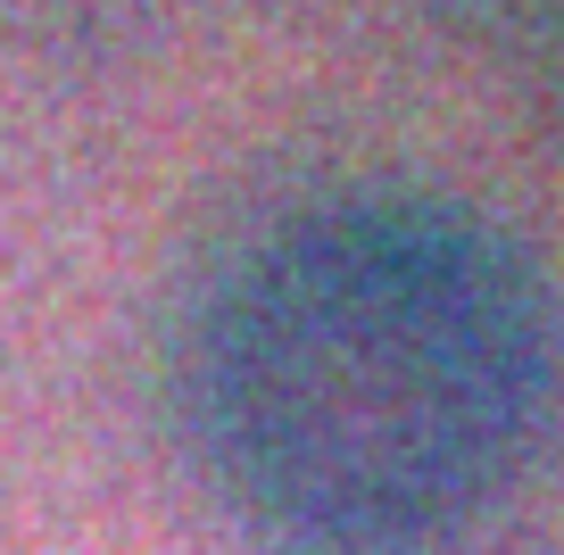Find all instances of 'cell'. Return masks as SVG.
Returning <instances> with one entry per match:
<instances>
[{"instance_id":"6da1fadb","label":"cell","mask_w":564,"mask_h":555,"mask_svg":"<svg viewBox=\"0 0 564 555\" xmlns=\"http://www.w3.org/2000/svg\"><path fill=\"white\" fill-rule=\"evenodd\" d=\"M547 399L531 307L474 258H399L274 348L249 472L324 555H432L514 472Z\"/></svg>"}]
</instances>
